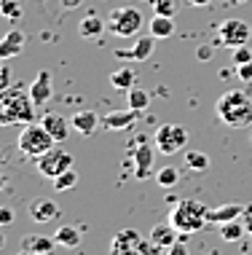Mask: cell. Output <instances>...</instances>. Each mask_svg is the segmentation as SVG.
Instances as JSON below:
<instances>
[{
	"instance_id": "836d02e7",
	"label": "cell",
	"mask_w": 252,
	"mask_h": 255,
	"mask_svg": "<svg viewBox=\"0 0 252 255\" xmlns=\"http://www.w3.org/2000/svg\"><path fill=\"white\" fill-rule=\"evenodd\" d=\"M236 75H239V81H244V84H252V62L236 67Z\"/></svg>"
},
{
	"instance_id": "74e56055",
	"label": "cell",
	"mask_w": 252,
	"mask_h": 255,
	"mask_svg": "<svg viewBox=\"0 0 252 255\" xmlns=\"http://www.w3.org/2000/svg\"><path fill=\"white\" fill-rule=\"evenodd\" d=\"M0 223H3V226H11L13 223V212L8 210V207H3V210H0Z\"/></svg>"
},
{
	"instance_id": "d6986e66",
	"label": "cell",
	"mask_w": 252,
	"mask_h": 255,
	"mask_svg": "<svg viewBox=\"0 0 252 255\" xmlns=\"http://www.w3.org/2000/svg\"><path fill=\"white\" fill-rule=\"evenodd\" d=\"M105 30H107V22L102 16H97V13H86V16L78 22V35L81 38H97Z\"/></svg>"
},
{
	"instance_id": "8d00e7d4",
	"label": "cell",
	"mask_w": 252,
	"mask_h": 255,
	"mask_svg": "<svg viewBox=\"0 0 252 255\" xmlns=\"http://www.w3.org/2000/svg\"><path fill=\"white\" fill-rule=\"evenodd\" d=\"M11 89V70L8 67H0V92Z\"/></svg>"
},
{
	"instance_id": "83f0119b",
	"label": "cell",
	"mask_w": 252,
	"mask_h": 255,
	"mask_svg": "<svg viewBox=\"0 0 252 255\" xmlns=\"http://www.w3.org/2000/svg\"><path fill=\"white\" fill-rule=\"evenodd\" d=\"M76 185H78V172L76 169H67V172H62V175L54 180V191L62 194V191H73Z\"/></svg>"
},
{
	"instance_id": "60d3db41",
	"label": "cell",
	"mask_w": 252,
	"mask_h": 255,
	"mask_svg": "<svg viewBox=\"0 0 252 255\" xmlns=\"http://www.w3.org/2000/svg\"><path fill=\"white\" fill-rule=\"evenodd\" d=\"M81 3H84V0H62V5H65V8H78Z\"/></svg>"
},
{
	"instance_id": "7dc6e473",
	"label": "cell",
	"mask_w": 252,
	"mask_h": 255,
	"mask_svg": "<svg viewBox=\"0 0 252 255\" xmlns=\"http://www.w3.org/2000/svg\"><path fill=\"white\" fill-rule=\"evenodd\" d=\"M129 3H134V0H129Z\"/></svg>"
},
{
	"instance_id": "8fae6325",
	"label": "cell",
	"mask_w": 252,
	"mask_h": 255,
	"mask_svg": "<svg viewBox=\"0 0 252 255\" xmlns=\"http://www.w3.org/2000/svg\"><path fill=\"white\" fill-rule=\"evenodd\" d=\"M153 51H156V38L153 35H142L134 40V46L132 49H118L115 51V57L118 59H134V62H148L153 57Z\"/></svg>"
},
{
	"instance_id": "ffe728a7",
	"label": "cell",
	"mask_w": 252,
	"mask_h": 255,
	"mask_svg": "<svg viewBox=\"0 0 252 255\" xmlns=\"http://www.w3.org/2000/svg\"><path fill=\"white\" fill-rule=\"evenodd\" d=\"M177 237H182L180 231L174 229L172 223H159V226H153V231H151V242H156L159 247H172L177 242Z\"/></svg>"
},
{
	"instance_id": "9a60e30c",
	"label": "cell",
	"mask_w": 252,
	"mask_h": 255,
	"mask_svg": "<svg viewBox=\"0 0 252 255\" xmlns=\"http://www.w3.org/2000/svg\"><path fill=\"white\" fill-rule=\"evenodd\" d=\"M19 247L35 253V255H51L59 245L54 237H46V234H27V237H22V245Z\"/></svg>"
},
{
	"instance_id": "4dcf8cb0",
	"label": "cell",
	"mask_w": 252,
	"mask_h": 255,
	"mask_svg": "<svg viewBox=\"0 0 252 255\" xmlns=\"http://www.w3.org/2000/svg\"><path fill=\"white\" fill-rule=\"evenodd\" d=\"M0 11H3V16L11 19V22H16V19L22 16V5H19L16 0H3V3H0Z\"/></svg>"
},
{
	"instance_id": "5b68a950",
	"label": "cell",
	"mask_w": 252,
	"mask_h": 255,
	"mask_svg": "<svg viewBox=\"0 0 252 255\" xmlns=\"http://www.w3.org/2000/svg\"><path fill=\"white\" fill-rule=\"evenodd\" d=\"M145 27V16L134 5H121L113 8L107 16V32L115 38H137V32Z\"/></svg>"
},
{
	"instance_id": "bcb514c9",
	"label": "cell",
	"mask_w": 252,
	"mask_h": 255,
	"mask_svg": "<svg viewBox=\"0 0 252 255\" xmlns=\"http://www.w3.org/2000/svg\"><path fill=\"white\" fill-rule=\"evenodd\" d=\"M207 255H215V253H207Z\"/></svg>"
},
{
	"instance_id": "7402d4cb",
	"label": "cell",
	"mask_w": 252,
	"mask_h": 255,
	"mask_svg": "<svg viewBox=\"0 0 252 255\" xmlns=\"http://www.w3.org/2000/svg\"><path fill=\"white\" fill-rule=\"evenodd\" d=\"M142 242V237L134 229H124V231H118L113 237V242H110V250L113 253H121V250H132V247H137Z\"/></svg>"
},
{
	"instance_id": "ee69618b",
	"label": "cell",
	"mask_w": 252,
	"mask_h": 255,
	"mask_svg": "<svg viewBox=\"0 0 252 255\" xmlns=\"http://www.w3.org/2000/svg\"><path fill=\"white\" fill-rule=\"evenodd\" d=\"M236 3H247V0H236Z\"/></svg>"
},
{
	"instance_id": "3957f363",
	"label": "cell",
	"mask_w": 252,
	"mask_h": 255,
	"mask_svg": "<svg viewBox=\"0 0 252 255\" xmlns=\"http://www.w3.org/2000/svg\"><path fill=\"white\" fill-rule=\"evenodd\" d=\"M207 212H209L207 204L196 202V199H182V202H177L172 207L169 223H172L182 237H188V234H196V231H201V229L209 226L207 223Z\"/></svg>"
},
{
	"instance_id": "cb8c5ba5",
	"label": "cell",
	"mask_w": 252,
	"mask_h": 255,
	"mask_svg": "<svg viewBox=\"0 0 252 255\" xmlns=\"http://www.w3.org/2000/svg\"><path fill=\"white\" fill-rule=\"evenodd\" d=\"M134 81H137V73L132 67H118L115 73H110V84L113 89H121V92H129L134 89Z\"/></svg>"
},
{
	"instance_id": "9c48e42d",
	"label": "cell",
	"mask_w": 252,
	"mask_h": 255,
	"mask_svg": "<svg viewBox=\"0 0 252 255\" xmlns=\"http://www.w3.org/2000/svg\"><path fill=\"white\" fill-rule=\"evenodd\" d=\"M132 158H134V177H137V180L151 177L156 153H153L151 142H148V137H137V142H134V148H132Z\"/></svg>"
},
{
	"instance_id": "e0dca14e",
	"label": "cell",
	"mask_w": 252,
	"mask_h": 255,
	"mask_svg": "<svg viewBox=\"0 0 252 255\" xmlns=\"http://www.w3.org/2000/svg\"><path fill=\"white\" fill-rule=\"evenodd\" d=\"M24 43H27V38H24L22 30H8V32H5V38L0 40V57H3V59L19 57V54L24 51Z\"/></svg>"
},
{
	"instance_id": "b9f144b4",
	"label": "cell",
	"mask_w": 252,
	"mask_h": 255,
	"mask_svg": "<svg viewBox=\"0 0 252 255\" xmlns=\"http://www.w3.org/2000/svg\"><path fill=\"white\" fill-rule=\"evenodd\" d=\"M113 255H140L137 247H132V250H121V253H113Z\"/></svg>"
},
{
	"instance_id": "ab89813d",
	"label": "cell",
	"mask_w": 252,
	"mask_h": 255,
	"mask_svg": "<svg viewBox=\"0 0 252 255\" xmlns=\"http://www.w3.org/2000/svg\"><path fill=\"white\" fill-rule=\"evenodd\" d=\"M244 223H247V234L252 237V210H247V212H244Z\"/></svg>"
},
{
	"instance_id": "4fadbf2b",
	"label": "cell",
	"mask_w": 252,
	"mask_h": 255,
	"mask_svg": "<svg viewBox=\"0 0 252 255\" xmlns=\"http://www.w3.org/2000/svg\"><path fill=\"white\" fill-rule=\"evenodd\" d=\"M244 212H247V207L244 204H223V207H215V210L207 212V223L209 226H223V223H231V220H239L244 218Z\"/></svg>"
},
{
	"instance_id": "1f68e13d",
	"label": "cell",
	"mask_w": 252,
	"mask_h": 255,
	"mask_svg": "<svg viewBox=\"0 0 252 255\" xmlns=\"http://www.w3.org/2000/svg\"><path fill=\"white\" fill-rule=\"evenodd\" d=\"M231 59H234V67L247 65V62H252V51L247 49V46H239V49H234V54H231Z\"/></svg>"
},
{
	"instance_id": "d4e9b609",
	"label": "cell",
	"mask_w": 252,
	"mask_h": 255,
	"mask_svg": "<svg viewBox=\"0 0 252 255\" xmlns=\"http://www.w3.org/2000/svg\"><path fill=\"white\" fill-rule=\"evenodd\" d=\"M220 229V237L226 239V242H239V239L247 234V223L244 220H231V223H223L217 226Z\"/></svg>"
},
{
	"instance_id": "ac0fdd59",
	"label": "cell",
	"mask_w": 252,
	"mask_h": 255,
	"mask_svg": "<svg viewBox=\"0 0 252 255\" xmlns=\"http://www.w3.org/2000/svg\"><path fill=\"white\" fill-rule=\"evenodd\" d=\"M40 124H43V127L49 129V134H51L57 142H65V140H67V134H70V129H73L70 124H67L59 113H46Z\"/></svg>"
},
{
	"instance_id": "f1b7e54d",
	"label": "cell",
	"mask_w": 252,
	"mask_h": 255,
	"mask_svg": "<svg viewBox=\"0 0 252 255\" xmlns=\"http://www.w3.org/2000/svg\"><path fill=\"white\" fill-rule=\"evenodd\" d=\"M185 164H188L190 172H204V169H209V158H207V153H201V150H190V153L185 156Z\"/></svg>"
},
{
	"instance_id": "f546056e",
	"label": "cell",
	"mask_w": 252,
	"mask_h": 255,
	"mask_svg": "<svg viewBox=\"0 0 252 255\" xmlns=\"http://www.w3.org/2000/svg\"><path fill=\"white\" fill-rule=\"evenodd\" d=\"M153 11L159 13V16H174L177 0H153Z\"/></svg>"
},
{
	"instance_id": "277c9868",
	"label": "cell",
	"mask_w": 252,
	"mask_h": 255,
	"mask_svg": "<svg viewBox=\"0 0 252 255\" xmlns=\"http://www.w3.org/2000/svg\"><path fill=\"white\" fill-rule=\"evenodd\" d=\"M54 145H57V140L49 134V129H46L43 124H27L16 137L19 153L27 156V158H40L43 153H49Z\"/></svg>"
},
{
	"instance_id": "f35d334b",
	"label": "cell",
	"mask_w": 252,
	"mask_h": 255,
	"mask_svg": "<svg viewBox=\"0 0 252 255\" xmlns=\"http://www.w3.org/2000/svg\"><path fill=\"white\" fill-rule=\"evenodd\" d=\"M188 5H193V8H207L209 3H212V0H185Z\"/></svg>"
},
{
	"instance_id": "484cf974",
	"label": "cell",
	"mask_w": 252,
	"mask_h": 255,
	"mask_svg": "<svg viewBox=\"0 0 252 255\" xmlns=\"http://www.w3.org/2000/svg\"><path fill=\"white\" fill-rule=\"evenodd\" d=\"M156 183H159L161 188H174V185L180 183V169H177L174 164L161 167L159 172H156Z\"/></svg>"
},
{
	"instance_id": "7bdbcfd3",
	"label": "cell",
	"mask_w": 252,
	"mask_h": 255,
	"mask_svg": "<svg viewBox=\"0 0 252 255\" xmlns=\"http://www.w3.org/2000/svg\"><path fill=\"white\" fill-rule=\"evenodd\" d=\"M16 255H35V253H30V250H19Z\"/></svg>"
},
{
	"instance_id": "d6a6232c",
	"label": "cell",
	"mask_w": 252,
	"mask_h": 255,
	"mask_svg": "<svg viewBox=\"0 0 252 255\" xmlns=\"http://www.w3.org/2000/svg\"><path fill=\"white\" fill-rule=\"evenodd\" d=\"M137 250H140V255H161L164 247H159L156 242H145V239H142V242L137 245Z\"/></svg>"
},
{
	"instance_id": "4316f807",
	"label": "cell",
	"mask_w": 252,
	"mask_h": 255,
	"mask_svg": "<svg viewBox=\"0 0 252 255\" xmlns=\"http://www.w3.org/2000/svg\"><path fill=\"white\" fill-rule=\"evenodd\" d=\"M129 108H132V110H140V113H142V110H148V105H151V94H148L145 92V89H137V86H134V89H129Z\"/></svg>"
},
{
	"instance_id": "52a82bcc",
	"label": "cell",
	"mask_w": 252,
	"mask_h": 255,
	"mask_svg": "<svg viewBox=\"0 0 252 255\" xmlns=\"http://www.w3.org/2000/svg\"><path fill=\"white\" fill-rule=\"evenodd\" d=\"M250 38H252V27L244 19H226L217 27V43L231 51L239 49V46H247Z\"/></svg>"
},
{
	"instance_id": "7a4b0ae2",
	"label": "cell",
	"mask_w": 252,
	"mask_h": 255,
	"mask_svg": "<svg viewBox=\"0 0 252 255\" xmlns=\"http://www.w3.org/2000/svg\"><path fill=\"white\" fill-rule=\"evenodd\" d=\"M38 113V105L30 97V89L16 86V89H5L0 92V124L3 127H11V124H32Z\"/></svg>"
},
{
	"instance_id": "5bb4252c",
	"label": "cell",
	"mask_w": 252,
	"mask_h": 255,
	"mask_svg": "<svg viewBox=\"0 0 252 255\" xmlns=\"http://www.w3.org/2000/svg\"><path fill=\"white\" fill-rule=\"evenodd\" d=\"M51 92H54V86H51V73L49 70H40L35 75V81L30 84V97L32 102H35L38 108H43L46 102L51 100Z\"/></svg>"
},
{
	"instance_id": "44dd1931",
	"label": "cell",
	"mask_w": 252,
	"mask_h": 255,
	"mask_svg": "<svg viewBox=\"0 0 252 255\" xmlns=\"http://www.w3.org/2000/svg\"><path fill=\"white\" fill-rule=\"evenodd\" d=\"M151 35L156 38V40H164V38H172L174 32H177V24H174V16H156L151 19Z\"/></svg>"
},
{
	"instance_id": "603a6c76",
	"label": "cell",
	"mask_w": 252,
	"mask_h": 255,
	"mask_svg": "<svg viewBox=\"0 0 252 255\" xmlns=\"http://www.w3.org/2000/svg\"><path fill=\"white\" fill-rule=\"evenodd\" d=\"M54 239H57L59 247H67V250H73V247L81 245V231L76 226H59L57 234H54Z\"/></svg>"
},
{
	"instance_id": "8992f818",
	"label": "cell",
	"mask_w": 252,
	"mask_h": 255,
	"mask_svg": "<svg viewBox=\"0 0 252 255\" xmlns=\"http://www.w3.org/2000/svg\"><path fill=\"white\" fill-rule=\"evenodd\" d=\"M153 145L161 156H174L188 145V129L180 124H164V127L156 129Z\"/></svg>"
},
{
	"instance_id": "f6af8a7d",
	"label": "cell",
	"mask_w": 252,
	"mask_h": 255,
	"mask_svg": "<svg viewBox=\"0 0 252 255\" xmlns=\"http://www.w3.org/2000/svg\"><path fill=\"white\" fill-rule=\"evenodd\" d=\"M250 140H252V129H250Z\"/></svg>"
},
{
	"instance_id": "30bf717a",
	"label": "cell",
	"mask_w": 252,
	"mask_h": 255,
	"mask_svg": "<svg viewBox=\"0 0 252 255\" xmlns=\"http://www.w3.org/2000/svg\"><path fill=\"white\" fill-rule=\"evenodd\" d=\"M27 212H30V218L35 220L38 226H46V223H54V220L59 218V204L54 202V199H32L30 207H27Z\"/></svg>"
},
{
	"instance_id": "6da1fadb",
	"label": "cell",
	"mask_w": 252,
	"mask_h": 255,
	"mask_svg": "<svg viewBox=\"0 0 252 255\" xmlns=\"http://www.w3.org/2000/svg\"><path fill=\"white\" fill-rule=\"evenodd\" d=\"M215 113L231 129H252V100L242 89H231L215 102Z\"/></svg>"
},
{
	"instance_id": "ba28073f",
	"label": "cell",
	"mask_w": 252,
	"mask_h": 255,
	"mask_svg": "<svg viewBox=\"0 0 252 255\" xmlns=\"http://www.w3.org/2000/svg\"><path fill=\"white\" fill-rule=\"evenodd\" d=\"M35 164H38V172H40L43 177L57 180L62 172L73 169V153H67V150L59 148V142H57V145H54L49 153H43L40 158H35Z\"/></svg>"
},
{
	"instance_id": "d590c367",
	"label": "cell",
	"mask_w": 252,
	"mask_h": 255,
	"mask_svg": "<svg viewBox=\"0 0 252 255\" xmlns=\"http://www.w3.org/2000/svg\"><path fill=\"white\" fill-rule=\"evenodd\" d=\"M167 255H188L185 242H182V239H177V242H174L172 247H167Z\"/></svg>"
},
{
	"instance_id": "e575fe53",
	"label": "cell",
	"mask_w": 252,
	"mask_h": 255,
	"mask_svg": "<svg viewBox=\"0 0 252 255\" xmlns=\"http://www.w3.org/2000/svg\"><path fill=\"white\" fill-rule=\"evenodd\" d=\"M212 46H209V43H204V46H199V49H196V59H199V62H209V59H212Z\"/></svg>"
},
{
	"instance_id": "2e32d148",
	"label": "cell",
	"mask_w": 252,
	"mask_h": 255,
	"mask_svg": "<svg viewBox=\"0 0 252 255\" xmlns=\"http://www.w3.org/2000/svg\"><path fill=\"white\" fill-rule=\"evenodd\" d=\"M70 127L76 129L78 134L91 137L94 132H97V127H102V119L94 113V110H78V113L70 119Z\"/></svg>"
},
{
	"instance_id": "7c38bea8",
	"label": "cell",
	"mask_w": 252,
	"mask_h": 255,
	"mask_svg": "<svg viewBox=\"0 0 252 255\" xmlns=\"http://www.w3.org/2000/svg\"><path fill=\"white\" fill-rule=\"evenodd\" d=\"M140 119V110H113V113L102 116V129H107V132H124V129L134 127V121Z\"/></svg>"
}]
</instances>
